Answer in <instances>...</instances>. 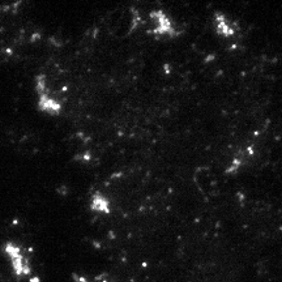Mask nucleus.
Returning <instances> with one entry per match:
<instances>
[{
    "label": "nucleus",
    "mask_w": 282,
    "mask_h": 282,
    "mask_svg": "<svg viewBox=\"0 0 282 282\" xmlns=\"http://www.w3.org/2000/svg\"><path fill=\"white\" fill-rule=\"evenodd\" d=\"M35 84H37V93H38L39 101H38V108L41 111L49 112V114L56 115L59 114L62 110V106L56 101H54L52 98H50L46 94V85H45V79L43 76H38L35 79Z\"/></svg>",
    "instance_id": "obj_1"
},
{
    "label": "nucleus",
    "mask_w": 282,
    "mask_h": 282,
    "mask_svg": "<svg viewBox=\"0 0 282 282\" xmlns=\"http://www.w3.org/2000/svg\"><path fill=\"white\" fill-rule=\"evenodd\" d=\"M150 17L156 21V29L153 34L156 35H174V28L171 25L170 20L162 10H154L150 13Z\"/></svg>",
    "instance_id": "obj_2"
},
{
    "label": "nucleus",
    "mask_w": 282,
    "mask_h": 282,
    "mask_svg": "<svg viewBox=\"0 0 282 282\" xmlns=\"http://www.w3.org/2000/svg\"><path fill=\"white\" fill-rule=\"evenodd\" d=\"M5 251H7V254L9 255L10 260H12L14 272H16L18 276L29 275L28 264H25L24 256L20 254V248H18L17 246H14V244L8 243L7 246H5Z\"/></svg>",
    "instance_id": "obj_3"
},
{
    "label": "nucleus",
    "mask_w": 282,
    "mask_h": 282,
    "mask_svg": "<svg viewBox=\"0 0 282 282\" xmlns=\"http://www.w3.org/2000/svg\"><path fill=\"white\" fill-rule=\"evenodd\" d=\"M91 209L94 210V212L104 213V214H108L110 210H111L108 200L103 195H101V193H95V195L92 196Z\"/></svg>",
    "instance_id": "obj_4"
},
{
    "label": "nucleus",
    "mask_w": 282,
    "mask_h": 282,
    "mask_svg": "<svg viewBox=\"0 0 282 282\" xmlns=\"http://www.w3.org/2000/svg\"><path fill=\"white\" fill-rule=\"evenodd\" d=\"M216 24H217V33L221 35H225V37H231L234 35L235 30L234 28L230 26V24L227 22L226 17L221 13L216 14Z\"/></svg>",
    "instance_id": "obj_5"
}]
</instances>
